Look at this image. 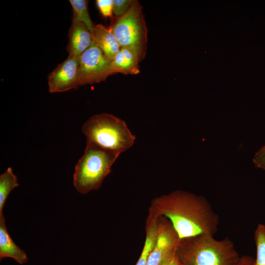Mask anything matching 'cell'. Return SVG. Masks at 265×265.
<instances>
[{
  "mask_svg": "<svg viewBox=\"0 0 265 265\" xmlns=\"http://www.w3.org/2000/svg\"><path fill=\"white\" fill-rule=\"evenodd\" d=\"M5 258H12L20 265L28 261L26 253L16 244L9 235L5 218L1 214H0V260Z\"/></svg>",
  "mask_w": 265,
  "mask_h": 265,
  "instance_id": "10",
  "label": "cell"
},
{
  "mask_svg": "<svg viewBox=\"0 0 265 265\" xmlns=\"http://www.w3.org/2000/svg\"><path fill=\"white\" fill-rule=\"evenodd\" d=\"M18 186V178L9 167L0 175V214H3V207L9 194Z\"/></svg>",
  "mask_w": 265,
  "mask_h": 265,
  "instance_id": "14",
  "label": "cell"
},
{
  "mask_svg": "<svg viewBox=\"0 0 265 265\" xmlns=\"http://www.w3.org/2000/svg\"><path fill=\"white\" fill-rule=\"evenodd\" d=\"M176 253L184 265H236L240 257L229 238L206 234L180 239Z\"/></svg>",
  "mask_w": 265,
  "mask_h": 265,
  "instance_id": "2",
  "label": "cell"
},
{
  "mask_svg": "<svg viewBox=\"0 0 265 265\" xmlns=\"http://www.w3.org/2000/svg\"><path fill=\"white\" fill-rule=\"evenodd\" d=\"M137 56L130 49L121 47L114 58L111 60L110 73H122L125 75H136L139 73Z\"/></svg>",
  "mask_w": 265,
  "mask_h": 265,
  "instance_id": "12",
  "label": "cell"
},
{
  "mask_svg": "<svg viewBox=\"0 0 265 265\" xmlns=\"http://www.w3.org/2000/svg\"><path fill=\"white\" fill-rule=\"evenodd\" d=\"M180 238L170 221L158 217V236L146 265H166L176 251Z\"/></svg>",
  "mask_w": 265,
  "mask_h": 265,
  "instance_id": "7",
  "label": "cell"
},
{
  "mask_svg": "<svg viewBox=\"0 0 265 265\" xmlns=\"http://www.w3.org/2000/svg\"><path fill=\"white\" fill-rule=\"evenodd\" d=\"M96 2L101 14L104 17H112L113 13L112 0H97Z\"/></svg>",
  "mask_w": 265,
  "mask_h": 265,
  "instance_id": "18",
  "label": "cell"
},
{
  "mask_svg": "<svg viewBox=\"0 0 265 265\" xmlns=\"http://www.w3.org/2000/svg\"><path fill=\"white\" fill-rule=\"evenodd\" d=\"M146 237L143 249L135 265H146L149 256L157 242L158 218L148 215L145 226Z\"/></svg>",
  "mask_w": 265,
  "mask_h": 265,
  "instance_id": "13",
  "label": "cell"
},
{
  "mask_svg": "<svg viewBox=\"0 0 265 265\" xmlns=\"http://www.w3.org/2000/svg\"><path fill=\"white\" fill-rule=\"evenodd\" d=\"M79 66V58L68 55L49 75V91L63 92L80 86Z\"/></svg>",
  "mask_w": 265,
  "mask_h": 265,
  "instance_id": "8",
  "label": "cell"
},
{
  "mask_svg": "<svg viewBox=\"0 0 265 265\" xmlns=\"http://www.w3.org/2000/svg\"><path fill=\"white\" fill-rule=\"evenodd\" d=\"M253 162L256 167L265 171V145L255 154Z\"/></svg>",
  "mask_w": 265,
  "mask_h": 265,
  "instance_id": "19",
  "label": "cell"
},
{
  "mask_svg": "<svg viewBox=\"0 0 265 265\" xmlns=\"http://www.w3.org/2000/svg\"><path fill=\"white\" fill-rule=\"evenodd\" d=\"M92 33L82 23L72 20L69 31V55L79 58L93 42Z\"/></svg>",
  "mask_w": 265,
  "mask_h": 265,
  "instance_id": "9",
  "label": "cell"
},
{
  "mask_svg": "<svg viewBox=\"0 0 265 265\" xmlns=\"http://www.w3.org/2000/svg\"><path fill=\"white\" fill-rule=\"evenodd\" d=\"M255 259L249 256L244 255L240 257L236 265H254Z\"/></svg>",
  "mask_w": 265,
  "mask_h": 265,
  "instance_id": "20",
  "label": "cell"
},
{
  "mask_svg": "<svg viewBox=\"0 0 265 265\" xmlns=\"http://www.w3.org/2000/svg\"><path fill=\"white\" fill-rule=\"evenodd\" d=\"M149 214L163 216L171 222L180 238L201 234L214 236L219 218L203 196L175 190L151 200Z\"/></svg>",
  "mask_w": 265,
  "mask_h": 265,
  "instance_id": "1",
  "label": "cell"
},
{
  "mask_svg": "<svg viewBox=\"0 0 265 265\" xmlns=\"http://www.w3.org/2000/svg\"><path fill=\"white\" fill-rule=\"evenodd\" d=\"M257 257L254 265H265V225H258L255 232Z\"/></svg>",
  "mask_w": 265,
  "mask_h": 265,
  "instance_id": "16",
  "label": "cell"
},
{
  "mask_svg": "<svg viewBox=\"0 0 265 265\" xmlns=\"http://www.w3.org/2000/svg\"><path fill=\"white\" fill-rule=\"evenodd\" d=\"M86 141L121 154L134 144L135 136L125 122L111 114L103 113L90 117L83 125Z\"/></svg>",
  "mask_w": 265,
  "mask_h": 265,
  "instance_id": "4",
  "label": "cell"
},
{
  "mask_svg": "<svg viewBox=\"0 0 265 265\" xmlns=\"http://www.w3.org/2000/svg\"><path fill=\"white\" fill-rule=\"evenodd\" d=\"M93 40L104 54L112 60L121 47L110 26L95 25L92 33Z\"/></svg>",
  "mask_w": 265,
  "mask_h": 265,
  "instance_id": "11",
  "label": "cell"
},
{
  "mask_svg": "<svg viewBox=\"0 0 265 265\" xmlns=\"http://www.w3.org/2000/svg\"><path fill=\"white\" fill-rule=\"evenodd\" d=\"M69 1L73 9V20L83 23L92 34L95 25L89 14L87 1L70 0Z\"/></svg>",
  "mask_w": 265,
  "mask_h": 265,
  "instance_id": "15",
  "label": "cell"
},
{
  "mask_svg": "<svg viewBox=\"0 0 265 265\" xmlns=\"http://www.w3.org/2000/svg\"><path fill=\"white\" fill-rule=\"evenodd\" d=\"M134 0H112L113 12L117 17L124 15L131 7Z\"/></svg>",
  "mask_w": 265,
  "mask_h": 265,
  "instance_id": "17",
  "label": "cell"
},
{
  "mask_svg": "<svg viewBox=\"0 0 265 265\" xmlns=\"http://www.w3.org/2000/svg\"><path fill=\"white\" fill-rule=\"evenodd\" d=\"M121 47L131 50L140 61L146 55L148 32L139 1L134 0L129 9L110 26Z\"/></svg>",
  "mask_w": 265,
  "mask_h": 265,
  "instance_id": "5",
  "label": "cell"
},
{
  "mask_svg": "<svg viewBox=\"0 0 265 265\" xmlns=\"http://www.w3.org/2000/svg\"><path fill=\"white\" fill-rule=\"evenodd\" d=\"M110 62L93 41L90 47L79 57V86L105 80L111 75Z\"/></svg>",
  "mask_w": 265,
  "mask_h": 265,
  "instance_id": "6",
  "label": "cell"
},
{
  "mask_svg": "<svg viewBox=\"0 0 265 265\" xmlns=\"http://www.w3.org/2000/svg\"><path fill=\"white\" fill-rule=\"evenodd\" d=\"M120 154L86 141L84 154L76 164L73 175L77 190L85 194L98 189Z\"/></svg>",
  "mask_w": 265,
  "mask_h": 265,
  "instance_id": "3",
  "label": "cell"
},
{
  "mask_svg": "<svg viewBox=\"0 0 265 265\" xmlns=\"http://www.w3.org/2000/svg\"><path fill=\"white\" fill-rule=\"evenodd\" d=\"M166 265H184L180 260L176 252Z\"/></svg>",
  "mask_w": 265,
  "mask_h": 265,
  "instance_id": "21",
  "label": "cell"
}]
</instances>
